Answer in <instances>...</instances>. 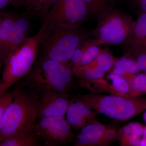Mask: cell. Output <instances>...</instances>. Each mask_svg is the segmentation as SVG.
Returning a JSON list of instances; mask_svg holds the SVG:
<instances>
[{
    "label": "cell",
    "mask_w": 146,
    "mask_h": 146,
    "mask_svg": "<svg viewBox=\"0 0 146 146\" xmlns=\"http://www.w3.org/2000/svg\"><path fill=\"white\" fill-rule=\"evenodd\" d=\"M58 0H25L23 6L27 14L40 17L44 21L50 10Z\"/></svg>",
    "instance_id": "2e32d148"
},
{
    "label": "cell",
    "mask_w": 146,
    "mask_h": 146,
    "mask_svg": "<svg viewBox=\"0 0 146 146\" xmlns=\"http://www.w3.org/2000/svg\"><path fill=\"white\" fill-rule=\"evenodd\" d=\"M146 37V13L137 17L133 31L124 46H130L138 44Z\"/></svg>",
    "instance_id": "d6986e66"
},
{
    "label": "cell",
    "mask_w": 146,
    "mask_h": 146,
    "mask_svg": "<svg viewBox=\"0 0 146 146\" xmlns=\"http://www.w3.org/2000/svg\"><path fill=\"white\" fill-rule=\"evenodd\" d=\"M141 146H146V126L144 127L143 132L141 138Z\"/></svg>",
    "instance_id": "83f0119b"
},
{
    "label": "cell",
    "mask_w": 146,
    "mask_h": 146,
    "mask_svg": "<svg viewBox=\"0 0 146 146\" xmlns=\"http://www.w3.org/2000/svg\"><path fill=\"white\" fill-rule=\"evenodd\" d=\"M88 18L89 10L83 0H58L50 10L39 31L55 25L81 26Z\"/></svg>",
    "instance_id": "ba28073f"
},
{
    "label": "cell",
    "mask_w": 146,
    "mask_h": 146,
    "mask_svg": "<svg viewBox=\"0 0 146 146\" xmlns=\"http://www.w3.org/2000/svg\"><path fill=\"white\" fill-rule=\"evenodd\" d=\"M100 46V45H94L88 48L84 54L80 62L73 68V71L79 67L87 66L94 62L103 50Z\"/></svg>",
    "instance_id": "603a6c76"
},
{
    "label": "cell",
    "mask_w": 146,
    "mask_h": 146,
    "mask_svg": "<svg viewBox=\"0 0 146 146\" xmlns=\"http://www.w3.org/2000/svg\"><path fill=\"white\" fill-rule=\"evenodd\" d=\"M144 127L138 122L130 123L123 127L118 131L121 145L140 146Z\"/></svg>",
    "instance_id": "4fadbf2b"
},
{
    "label": "cell",
    "mask_w": 146,
    "mask_h": 146,
    "mask_svg": "<svg viewBox=\"0 0 146 146\" xmlns=\"http://www.w3.org/2000/svg\"><path fill=\"white\" fill-rule=\"evenodd\" d=\"M108 128L100 123L89 125L80 130L76 137L75 146H94L102 145L103 138Z\"/></svg>",
    "instance_id": "7c38bea8"
},
{
    "label": "cell",
    "mask_w": 146,
    "mask_h": 146,
    "mask_svg": "<svg viewBox=\"0 0 146 146\" xmlns=\"http://www.w3.org/2000/svg\"><path fill=\"white\" fill-rule=\"evenodd\" d=\"M129 10L137 17L146 13V0H126Z\"/></svg>",
    "instance_id": "cb8c5ba5"
},
{
    "label": "cell",
    "mask_w": 146,
    "mask_h": 146,
    "mask_svg": "<svg viewBox=\"0 0 146 146\" xmlns=\"http://www.w3.org/2000/svg\"><path fill=\"white\" fill-rule=\"evenodd\" d=\"M89 11V18L98 21L115 9L117 0H83Z\"/></svg>",
    "instance_id": "9a60e30c"
},
{
    "label": "cell",
    "mask_w": 146,
    "mask_h": 146,
    "mask_svg": "<svg viewBox=\"0 0 146 146\" xmlns=\"http://www.w3.org/2000/svg\"><path fill=\"white\" fill-rule=\"evenodd\" d=\"M108 78L112 83L109 86V89L112 91V93H115V95L131 97L130 84L127 80L112 73L108 75Z\"/></svg>",
    "instance_id": "ac0fdd59"
},
{
    "label": "cell",
    "mask_w": 146,
    "mask_h": 146,
    "mask_svg": "<svg viewBox=\"0 0 146 146\" xmlns=\"http://www.w3.org/2000/svg\"><path fill=\"white\" fill-rule=\"evenodd\" d=\"M92 30L93 36L99 39L103 44L124 46L131 36L135 21L128 13L114 9L98 21Z\"/></svg>",
    "instance_id": "8992f818"
},
{
    "label": "cell",
    "mask_w": 146,
    "mask_h": 146,
    "mask_svg": "<svg viewBox=\"0 0 146 146\" xmlns=\"http://www.w3.org/2000/svg\"><path fill=\"white\" fill-rule=\"evenodd\" d=\"M143 119L144 122L146 124V109L145 110V112H144L143 116Z\"/></svg>",
    "instance_id": "4dcf8cb0"
},
{
    "label": "cell",
    "mask_w": 146,
    "mask_h": 146,
    "mask_svg": "<svg viewBox=\"0 0 146 146\" xmlns=\"http://www.w3.org/2000/svg\"><path fill=\"white\" fill-rule=\"evenodd\" d=\"M37 95V120L50 117H65L71 101L69 94L48 91Z\"/></svg>",
    "instance_id": "30bf717a"
},
{
    "label": "cell",
    "mask_w": 146,
    "mask_h": 146,
    "mask_svg": "<svg viewBox=\"0 0 146 146\" xmlns=\"http://www.w3.org/2000/svg\"><path fill=\"white\" fill-rule=\"evenodd\" d=\"M117 136H118V131L115 129L108 128L104 135L102 145H106L111 142Z\"/></svg>",
    "instance_id": "484cf974"
},
{
    "label": "cell",
    "mask_w": 146,
    "mask_h": 146,
    "mask_svg": "<svg viewBox=\"0 0 146 146\" xmlns=\"http://www.w3.org/2000/svg\"><path fill=\"white\" fill-rule=\"evenodd\" d=\"M72 99L79 101L102 115L108 117L126 121L146 109V99L117 95H78Z\"/></svg>",
    "instance_id": "277c9868"
},
{
    "label": "cell",
    "mask_w": 146,
    "mask_h": 146,
    "mask_svg": "<svg viewBox=\"0 0 146 146\" xmlns=\"http://www.w3.org/2000/svg\"><path fill=\"white\" fill-rule=\"evenodd\" d=\"M11 91L13 101L0 119V142L31 132L37 121L38 96L17 82Z\"/></svg>",
    "instance_id": "6da1fadb"
},
{
    "label": "cell",
    "mask_w": 146,
    "mask_h": 146,
    "mask_svg": "<svg viewBox=\"0 0 146 146\" xmlns=\"http://www.w3.org/2000/svg\"><path fill=\"white\" fill-rule=\"evenodd\" d=\"M130 97L137 98L146 94V73L135 75L129 81Z\"/></svg>",
    "instance_id": "7402d4cb"
},
{
    "label": "cell",
    "mask_w": 146,
    "mask_h": 146,
    "mask_svg": "<svg viewBox=\"0 0 146 146\" xmlns=\"http://www.w3.org/2000/svg\"><path fill=\"white\" fill-rule=\"evenodd\" d=\"M73 74L69 64L38 58L29 73L17 82L36 95L48 91L68 94Z\"/></svg>",
    "instance_id": "3957f363"
},
{
    "label": "cell",
    "mask_w": 146,
    "mask_h": 146,
    "mask_svg": "<svg viewBox=\"0 0 146 146\" xmlns=\"http://www.w3.org/2000/svg\"><path fill=\"white\" fill-rule=\"evenodd\" d=\"M71 101L66 114V119L72 127L79 130L96 122V113L82 102Z\"/></svg>",
    "instance_id": "8fae6325"
},
{
    "label": "cell",
    "mask_w": 146,
    "mask_h": 146,
    "mask_svg": "<svg viewBox=\"0 0 146 146\" xmlns=\"http://www.w3.org/2000/svg\"><path fill=\"white\" fill-rule=\"evenodd\" d=\"M115 60L116 59L109 50L106 48L103 50L94 62L88 65L96 66L106 73L112 69Z\"/></svg>",
    "instance_id": "44dd1931"
},
{
    "label": "cell",
    "mask_w": 146,
    "mask_h": 146,
    "mask_svg": "<svg viewBox=\"0 0 146 146\" xmlns=\"http://www.w3.org/2000/svg\"><path fill=\"white\" fill-rule=\"evenodd\" d=\"M1 146H41L39 137L33 132L9 137L0 142Z\"/></svg>",
    "instance_id": "e0dca14e"
},
{
    "label": "cell",
    "mask_w": 146,
    "mask_h": 146,
    "mask_svg": "<svg viewBox=\"0 0 146 146\" xmlns=\"http://www.w3.org/2000/svg\"><path fill=\"white\" fill-rule=\"evenodd\" d=\"M11 3L15 6L23 5L25 0H11Z\"/></svg>",
    "instance_id": "f1b7e54d"
},
{
    "label": "cell",
    "mask_w": 146,
    "mask_h": 146,
    "mask_svg": "<svg viewBox=\"0 0 146 146\" xmlns=\"http://www.w3.org/2000/svg\"><path fill=\"white\" fill-rule=\"evenodd\" d=\"M132 46H136L142 47L146 48V37L138 44Z\"/></svg>",
    "instance_id": "f546056e"
},
{
    "label": "cell",
    "mask_w": 146,
    "mask_h": 146,
    "mask_svg": "<svg viewBox=\"0 0 146 146\" xmlns=\"http://www.w3.org/2000/svg\"><path fill=\"white\" fill-rule=\"evenodd\" d=\"M10 3H11V0H0V9L2 10Z\"/></svg>",
    "instance_id": "4316f807"
},
{
    "label": "cell",
    "mask_w": 146,
    "mask_h": 146,
    "mask_svg": "<svg viewBox=\"0 0 146 146\" xmlns=\"http://www.w3.org/2000/svg\"><path fill=\"white\" fill-rule=\"evenodd\" d=\"M33 131L39 137L41 146L63 145L73 141L74 135L65 117H53L38 120Z\"/></svg>",
    "instance_id": "9c48e42d"
},
{
    "label": "cell",
    "mask_w": 146,
    "mask_h": 146,
    "mask_svg": "<svg viewBox=\"0 0 146 146\" xmlns=\"http://www.w3.org/2000/svg\"><path fill=\"white\" fill-rule=\"evenodd\" d=\"M30 21L27 15L11 12L0 13V65L3 66L9 55L29 37Z\"/></svg>",
    "instance_id": "52a82bcc"
},
{
    "label": "cell",
    "mask_w": 146,
    "mask_h": 146,
    "mask_svg": "<svg viewBox=\"0 0 146 146\" xmlns=\"http://www.w3.org/2000/svg\"><path fill=\"white\" fill-rule=\"evenodd\" d=\"M102 44H103L101 41L95 37L89 38L80 43L73 53L69 62V65L72 70L73 68L80 62L84 54L88 48L94 45Z\"/></svg>",
    "instance_id": "ffe728a7"
},
{
    "label": "cell",
    "mask_w": 146,
    "mask_h": 146,
    "mask_svg": "<svg viewBox=\"0 0 146 146\" xmlns=\"http://www.w3.org/2000/svg\"><path fill=\"white\" fill-rule=\"evenodd\" d=\"M113 66L112 73L123 77L129 82L133 76L141 71L133 58L127 53L116 59Z\"/></svg>",
    "instance_id": "5bb4252c"
},
{
    "label": "cell",
    "mask_w": 146,
    "mask_h": 146,
    "mask_svg": "<svg viewBox=\"0 0 146 146\" xmlns=\"http://www.w3.org/2000/svg\"><path fill=\"white\" fill-rule=\"evenodd\" d=\"M13 94L12 91H7L0 95V119L9 106L13 101Z\"/></svg>",
    "instance_id": "d4e9b609"
},
{
    "label": "cell",
    "mask_w": 146,
    "mask_h": 146,
    "mask_svg": "<svg viewBox=\"0 0 146 146\" xmlns=\"http://www.w3.org/2000/svg\"><path fill=\"white\" fill-rule=\"evenodd\" d=\"M40 44L36 34L29 36L17 46L3 65L0 82V95L29 73L37 59Z\"/></svg>",
    "instance_id": "5b68a950"
},
{
    "label": "cell",
    "mask_w": 146,
    "mask_h": 146,
    "mask_svg": "<svg viewBox=\"0 0 146 146\" xmlns=\"http://www.w3.org/2000/svg\"><path fill=\"white\" fill-rule=\"evenodd\" d=\"M40 49L38 58L69 64L77 47L93 36L92 31L81 26L55 25L37 34Z\"/></svg>",
    "instance_id": "7a4b0ae2"
}]
</instances>
